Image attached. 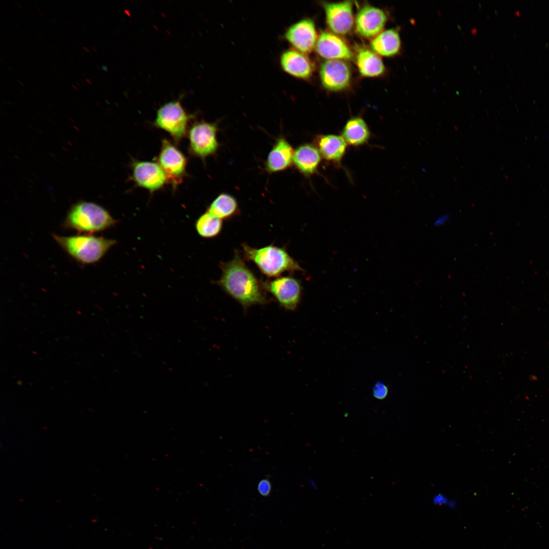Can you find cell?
I'll return each instance as SVG.
<instances>
[{"instance_id":"cell-21","label":"cell","mask_w":549,"mask_h":549,"mask_svg":"<svg viewBox=\"0 0 549 549\" xmlns=\"http://www.w3.org/2000/svg\"><path fill=\"white\" fill-rule=\"evenodd\" d=\"M341 136L347 144L357 147L369 141L371 132L363 118L357 116L349 118L346 121L342 129Z\"/></svg>"},{"instance_id":"cell-30","label":"cell","mask_w":549,"mask_h":549,"mask_svg":"<svg viewBox=\"0 0 549 549\" xmlns=\"http://www.w3.org/2000/svg\"><path fill=\"white\" fill-rule=\"evenodd\" d=\"M91 48H92V50H94V51H95V52H97V48H96V47H95V46H91Z\"/></svg>"},{"instance_id":"cell-5","label":"cell","mask_w":549,"mask_h":549,"mask_svg":"<svg viewBox=\"0 0 549 549\" xmlns=\"http://www.w3.org/2000/svg\"><path fill=\"white\" fill-rule=\"evenodd\" d=\"M190 118L180 101L176 100L165 103L158 109L154 124L178 141L186 136Z\"/></svg>"},{"instance_id":"cell-22","label":"cell","mask_w":549,"mask_h":549,"mask_svg":"<svg viewBox=\"0 0 549 549\" xmlns=\"http://www.w3.org/2000/svg\"><path fill=\"white\" fill-rule=\"evenodd\" d=\"M215 217L227 220L239 214V208L236 198L232 195L222 193L211 202L207 211Z\"/></svg>"},{"instance_id":"cell-33","label":"cell","mask_w":549,"mask_h":549,"mask_svg":"<svg viewBox=\"0 0 549 549\" xmlns=\"http://www.w3.org/2000/svg\"><path fill=\"white\" fill-rule=\"evenodd\" d=\"M85 80H86V81H87V82H88V83H89V84H92V82H91V81H90V80L89 79H87V78H85Z\"/></svg>"},{"instance_id":"cell-35","label":"cell","mask_w":549,"mask_h":549,"mask_svg":"<svg viewBox=\"0 0 549 549\" xmlns=\"http://www.w3.org/2000/svg\"><path fill=\"white\" fill-rule=\"evenodd\" d=\"M72 86L75 88V90H77V88L73 84H71Z\"/></svg>"},{"instance_id":"cell-15","label":"cell","mask_w":549,"mask_h":549,"mask_svg":"<svg viewBox=\"0 0 549 549\" xmlns=\"http://www.w3.org/2000/svg\"><path fill=\"white\" fill-rule=\"evenodd\" d=\"M294 149L283 137L278 138L265 162V170L269 173L284 171L293 165Z\"/></svg>"},{"instance_id":"cell-2","label":"cell","mask_w":549,"mask_h":549,"mask_svg":"<svg viewBox=\"0 0 549 549\" xmlns=\"http://www.w3.org/2000/svg\"><path fill=\"white\" fill-rule=\"evenodd\" d=\"M244 258L253 262L260 271L270 278H277L285 272L304 271L285 248L272 244L256 248L241 244Z\"/></svg>"},{"instance_id":"cell-28","label":"cell","mask_w":549,"mask_h":549,"mask_svg":"<svg viewBox=\"0 0 549 549\" xmlns=\"http://www.w3.org/2000/svg\"><path fill=\"white\" fill-rule=\"evenodd\" d=\"M36 37L37 38H38L39 39H40V40H41L42 39V37L41 35H40L39 33H38L37 34Z\"/></svg>"},{"instance_id":"cell-1","label":"cell","mask_w":549,"mask_h":549,"mask_svg":"<svg viewBox=\"0 0 549 549\" xmlns=\"http://www.w3.org/2000/svg\"><path fill=\"white\" fill-rule=\"evenodd\" d=\"M220 267L222 274L215 284L243 308L268 302L262 281L247 266L238 251L235 250L231 260L221 262Z\"/></svg>"},{"instance_id":"cell-31","label":"cell","mask_w":549,"mask_h":549,"mask_svg":"<svg viewBox=\"0 0 549 549\" xmlns=\"http://www.w3.org/2000/svg\"><path fill=\"white\" fill-rule=\"evenodd\" d=\"M82 48H83V49H84V50H85V51H86V52H89V49H88V48H87V47H84V46H82Z\"/></svg>"},{"instance_id":"cell-19","label":"cell","mask_w":549,"mask_h":549,"mask_svg":"<svg viewBox=\"0 0 549 549\" xmlns=\"http://www.w3.org/2000/svg\"><path fill=\"white\" fill-rule=\"evenodd\" d=\"M371 49L379 56L392 57L397 55L402 47L398 28L383 30L371 41Z\"/></svg>"},{"instance_id":"cell-3","label":"cell","mask_w":549,"mask_h":549,"mask_svg":"<svg viewBox=\"0 0 549 549\" xmlns=\"http://www.w3.org/2000/svg\"><path fill=\"white\" fill-rule=\"evenodd\" d=\"M116 223L109 212L101 205L79 201L71 207L63 225L79 233L93 234L107 229Z\"/></svg>"},{"instance_id":"cell-17","label":"cell","mask_w":549,"mask_h":549,"mask_svg":"<svg viewBox=\"0 0 549 549\" xmlns=\"http://www.w3.org/2000/svg\"><path fill=\"white\" fill-rule=\"evenodd\" d=\"M321 157L335 164H340L346 151L347 143L341 136L320 134L314 139V144Z\"/></svg>"},{"instance_id":"cell-42","label":"cell","mask_w":549,"mask_h":549,"mask_svg":"<svg viewBox=\"0 0 549 549\" xmlns=\"http://www.w3.org/2000/svg\"><path fill=\"white\" fill-rule=\"evenodd\" d=\"M22 40L26 43H27V41H26V40H25V39L22 38Z\"/></svg>"},{"instance_id":"cell-36","label":"cell","mask_w":549,"mask_h":549,"mask_svg":"<svg viewBox=\"0 0 549 549\" xmlns=\"http://www.w3.org/2000/svg\"><path fill=\"white\" fill-rule=\"evenodd\" d=\"M52 64L54 68H57V66L55 64H54V63H52Z\"/></svg>"},{"instance_id":"cell-51","label":"cell","mask_w":549,"mask_h":549,"mask_svg":"<svg viewBox=\"0 0 549 549\" xmlns=\"http://www.w3.org/2000/svg\"><path fill=\"white\" fill-rule=\"evenodd\" d=\"M61 21H62V22H63V23H64V24H65V22H64V21H63V20H61Z\"/></svg>"},{"instance_id":"cell-50","label":"cell","mask_w":549,"mask_h":549,"mask_svg":"<svg viewBox=\"0 0 549 549\" xmlns=\"http://www.w3.org/2000/svg\"><path fill=\"white\" fill-rule=\"evenodd\" d=\"M81 75H82L83 76H84V77H85V75L84 74H83V73H81Z\"/></svg>"},{"instance_id":"cell-10","label":"cell","mask_w":549,"mask_h":549,"mask_svg":"<svg viewBox=\"0 0 549 549\" xmlns=\"http://www.w3.org/2000/svg\"><path fill=\"white\" fill-rule=\"evenodd\" d=\"M319 77L325 89L331 92H340L350 86L352 72L345 60L326 59L320 66Z\"/></svg>"},{"instance_id":"cell-6","label":"cell","mask_w":549,"mask_h":549,"mask_svg":"<svg viewBox=\"0 0 549 549\" xmlns=\"http://www.w3.org/2000/svg\"><path fill=\"white\" fill-rule=\"evenodd\" d=\"M218 131V126L215 123L201 120L194 124L188 131L192 154L203 160L215 155L220 146Z\"/></svg>"},{"instance_id":"cell-34","label":"cell","mask_w":549,"mask_h":549,"mask_svg":"<svg viewBox=\"0 0 549 549\" xmlns=\"http://www.w3.org/2000/svg\"><path fill=\"white\" fill-rule=\"evenodd\" d=\"M16 5H18L19 7L22 8L21 5L17 2H15Z\"/></svg>"},{"instance_id":"cell-37","label":"cell","mask_w":549,"mask_h":549,"mask_svg":"<svg viewBox=\"0 0 549 549\" xmlns=\"http://www.w3.org/2000/svg\"><path fill=\"white\" fill-rule=\"evenodd\" d=\"M51 72H52V73H53V74H54V75H56V73H55V72H54V71H53V70H51Z\"/></svg>"},{"instance_id":"cell-39","label":"cell","mask_w":549,"mask_h":549,"mask_svg":"<svg viewBox=\"0 0 549 549\" xmlns=\"http://www.w3.org/2000/svg\"><path fill=\"white\" fill-rule=\"evenodd\" d=\"M16 80H17V81H18V82H19V83L20 84H22V82H21V81H20V80H19V79H17Z\"/></svg>"},{"instance_id":"cell-32","label":"cell","mask_w":549,"mask_h":549,"mask_svg":"<svg viewBox=\"0 0 549 549\" xmlns=\"http://www.w3.org/2000/svg\"><path fill=\"white\" fill-rule=\"evenodd\" d=\"M49 47H50V48H51V49H52V50H53L54 52H56V53L57 54H58V52H57V51H56V50H55L54 49V48H53V47L52 46H51V45H49Z\"/></svg>"},{"instance_id":"cell-16","label":"cell","mask_w":549,"mask_h":549,"mask_svg":"<svg viewBox=\"0 0 549 549\" xmlns=\"http://www.w3.org/2000/svg\"><path fill=\"white\" fill-rule=\"evenodd\" d=\"M280 64L286 73L301 79H309L314 70L308 56L293 48L286 50L281 54Z\"/></svg>"},{"instance_id":"cell-24","label":"cell","mask_w":549,"mask_h":549,"mask_svg":"<svg viewBox=\"0 0 549 549\" xmlns=\"http://www.w3.org/2000/svg\"><path fill=\"white\" fill-rule=\"evenodd\" d=\"M388 392L387 386L383 382H378L374 386L373 393L374 397L379 400L385 399Z\"/></svg>"},{"instance_id":"cell-25","label":"cell","mask_w":549,"mask_h":549,"mask_svg":"<svg viewBox=\"0 0 549 549\" xmlns=\"http://www.w3.org/2000/svg\"><path fill=\"white\" fill-rule=\"evenodd\" d=\"M257 489L261 496H268L271 491V484L270 481L267 479H262L258 483Z\"/></svg>"},{"instance_id":"cell-43","label":"cell","mask_w":549,"mask_h":549,"mask_svg":"<svg viewBox=\"0 0 549 549\" xmlns=\"http://www.w3.org/2000/svg\"><path fill=\"white\" fill-rule=\"evenodd\" d=\"M69 59L71 60V62L74 63V61L71 58H69Z\"/></svg>"},{"instance_id":"cell-44","label":"cell","mask_w":549,"mask_h":549,"mask_svg":"<svg viewBox=\"0 0 549 549\" xmlns=\"http://www.w3.org/2000/svg\"><path fill=\"white\" fill-rule=\"evenodd\" d=\"M20 78H21V79H22V80H23V81H25V79H24V78H23L22 77H20Z\"/></svg>"},{"instance_id":"cell-45","label":"cell","mask_w":549,"mask_h":549,"mask_svg":"<svg viewBox=\"0 0 549 549\" xmlns=\"http://www.w3.org/2000/svg\"><path fill=\"white\" fill-rule=\"evenodd\" d=\"M18 89L20 92H21L22 94H23V92L22 90H21V89L19 88Z\"/></svg>"},{"instance_id":"cell-13","label":"cell","mask_w":549,"mask_h":549,"mask_svg":"<svg viewBox=\"0 0 549 549\" xmlns=\"http://www.w3.org/2000/svg\"><path fill=\"white\" fill-rule=\"evenodd\" d=\"M132 169L135 183L150 193L162 189L167 182L165 173L157 162L134 161Z\"/></svg>"},{"instance_id":"cell-11","label":"cell","mask_w":549,"mask_h":549,"mask_svg":"<svg viewBox=\"0 0 549 549\" xmlns=\"http://www.w3.org/2000/svg\"><path fill=\"white\" fill-rule=\"evenodd\" d=\"M387 21V16L383 10L365 4L355 17V30L361 37L372 39L383 30Z\"/></svg>"},{"instance_id":"cell-48","label":"cell","mask_w":549,"mask_h":549,"mask_svg":"<svg viewBox=\"0 0 549 549\" xmlns=\"http://www.w3.org/2000/svg\"><path fill=\"white\" fill-rule=\"evenodd\" d=\"M75 45H76V46H77L78 48H79V46L78 44H75Z\"/></svg>"},{"instance_id":"cell-26","label":"cell","mask_w":549,"mask_h":549,"mask_svg":"<svg viewBox=\"0 0 549 549\" xmlns=\"http://www.w3.org/2000/svg\"><path fill=\"white\" fill-rule=\"evenodd\" d=\"M450 216L449 213H446L438 217L433 223L434 226L438 227L443 225L449 220Z\"/></svg>"},{"instance_id":"cell-47","label":"cell","mask_w":549,"mask_h":549,"mask_svg":"<svg viewBox=\"0 0 549 549\" xmlns=\"http://www.w3.org/2000/svg\"><path fill=\"white\" fill-rule=\"evenodd\" d=\"M81 70H82V71H83V72H84L86 73V70H84V69H82Z\"/></svg>"},{"instance_id":"cell-20","label":"cell","mask_w":549,"mask_h":549,"mask_svg":"<svg viewBox=\"0 0 549 549\" xmlns=\"http://www.w3.org/2000/svg\"><path fill=\"white\" fill-rule=\"evenodd\" d=\"M355 62L360 74L364 77L381 76L385 71V65L378 54L372 49L359 48L355 54Z\"/></svg>"},{"instance_id":"cell-29","label":"cell","mask_w":549,"mask_h":549,"mask_svg":"<svg viewBox=\"0 0 549 549\" xmlns=\"http://www.w3.org/2000/svg\"><path fill=\"white\" fill-rule=\"evenodd\" d=\"M36 9L43 17H45L44 15L41 12V11H40V10L38 9V8L36 7Z\"/></svg>"},{"instance_id":"cell-18","label":"cell","mask_w":549,"mask_h":549,"mask_svg":"<svg viewBox=\"0 0 549 549\" xmlns=\"http://www.w3.org/2000/svg\"><path fill=\"white\" fill-rule=\"evenodd\" d=\"M321 158L314 144L303 143L294 149L293 165L301 174L310 176L318 171Z\"/></svg>"},{"instance_id":"cell-41","label":"cell","mask_w":549,"mask_h":549,"mask_svg":"<svg viewBox=\"0 0 549 549\" xmlns=\"http://www.w3.org/2000/svg\"><path fill=\"white\" fill-rule=\"evenodd\" d=\"M546 139L547 140L549 141V134L547 135Z\"/></svg>"},{"instance_id":"cell-9","label":"cell","mask_w":549,"mask_h":549,"mask_svg":"<svg viewBox=\"0 0 549 549\" xmlns=\"http://www.w3.org/2000/svg\"><path fill=\"white\" fill-rule=\"evenodd\" d=\"M353 5L351 1L321 3L326 23L332 33L345 35L352 30L355 22Z\"/></svg>"},{"instance_id":"cell-27","label":"cell","mask_w":549,"mask_h":549,"mask_svg":"<svg viewBox=\"0 0 549 549\" xmlns=\"http://www.w3.org/2000/svg\"><path fill=\"white\" fill-rule=\"evenodd\" d=\"M433 501L435 504H447V505H448L449 502L450 501H448V499L446 497L441 494L436 495L434 498Z\"/></svg>"},{"instance_id":"cell-40","label":"cell","mask_w":549,"mask_h":549,"mask_svg":"<svg viewBox=\"0 0 549 549\" xmlns=\"http://www.w3.org/2000/svg\"><path fill=\"white\" fill-rule=\"evenodd\" d=\"M82 27L84 30H85L86 32L87 31V29L85 27H84V26H82Z\"/></svg>"},{"instance_id":"cell-14","label":"cell","mask_w":549,"mask_h":549,"mask_svg":"<svg viewBox=\"0 0 549 549\" xmlns=\"http://www.w3.org/2000/svg\"><path fill=\"white\" fill-rule=\"evenodd\" d=\"M315 49L320 56L326 59L345 61L353 56L351 49L341 37L326 30L319 35Z\"/></svg>"},{"instance_id":"cell-46","label":"cell","mask_w":549,"mask_h":549,"mask_svg":"<svg viewBox=\"0 0 549 549\" xmlns=\"http://www.w3.org/2000/svg\"><path fill=\"white\" fill-rule=\"evenodd\" d=\"M66 21H67V22H68V23H69V24H71V22H70V21H69V20H68V19H66Z\"/></svg>"},{"instance_id":"cell-7","label":"cell","mask_w":549,"mask_h":549,"mask_svg":"<svg viewBox=\"0 0 549 549\" xmlns=\"http://www.w3.org/2000/svg\"><path fill=\"white\" fill-rule=\"evenodd\" d=\"M268 292L284 309L294 310L299 304L302 288L300 281L291 276L279 277L262 282Z\"/></svg>"},{"instance_id":"cell-49","label":"cell","mask_w":549,"mask_h":549,"mask_svg":"<svg viewBox=\"0 0 549 549\" xmlns=\"http://www.w3.org/2000/svg\"><path fill=\"white\" fill-rule=\"evenodd\" d=\"M0 59L3 63H5V62L3 61V60L2 58H1Z\"/></svg>"},{"instance_id":"cell-38","label":"cell","mask_w":549,"mask_h":549,"mask_svg":"<svg viewBox=\"0 0 549 549\" xmlns=\"http://www.w3.org/2000/svg\"><path fill=\"white\" fill-rule=\"evenodd\" d=\"M421 170H422V172H425L426 171V169L424 167H423V168H422Z\"/></svg>"},{"instance_id":"cell-8","label":"cell","mask_w":549,"mask_h":549,"mask_svg":"<svg viewBox=\"0 0 549 549\" xmlns=\"http://www.w3.org/2000/svg\"><path fill=\"white\" fill-rule=\"evenodd\" d=\"M157 163L163 169L167 182L173 188L181 184L186 173L187 159L184 154L168 140L164 139Z\"/></svg>"},{"instance_id":"cell-4","label":"cell","mask_w":549,"mask_h":549,"mask_svg":"<svg viewBox=\"0 0 549 549\" xmlns=\"http://www.w3.org/2000/svg\"><path fill=\"white\" fill-rule=\"evenodd\" d=\"M54 240L72 258L82 264L99 261L117 241L84 234L64 236L53 234Z\"/></svg>"},{"instance_id":"cell-23","label":"cell","mask_w":549,"mask_h":549,"mask_svg":"<svg viewBox=\"0 0 549 549\" xmlns=\"http://www.w3.org/2000/svg\"><path fill=\"white\" fill-rule=\"evenodd\" d=\"M195 228L201 237L204 238H212L219 235L221 233L223 228V221L206 211L202 214L196 220Z\"/></svg>"},{"instance_id":"cell-12","label":"cell","mask_w":549,"mask_h":549,"mask_svg":"<svg viewBox=\"0 0 549 549\" xmlns=\"http://www.w3.org/2000/svg\"><path fill=\"white\" fill-rule=\"evenodd\" d=\"M318 37L315 24L309 18L292 24L285 33L286 40L293 49L306 54L315 49Z\"/></svg>"}]
</instances>
